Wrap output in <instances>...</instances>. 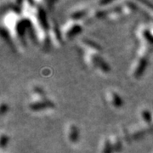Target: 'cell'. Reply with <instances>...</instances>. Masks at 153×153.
<instances>
[{"instance_id": "4", "label": "cell", "mask_w": 153, "mask_h": 153, "mask_svg": "<svg viewBox=\"0 0 153 153\" xmlns=\"http://www.w3.org/2000/svg\"><path fill=\"white\" fill-rule=\"evenodd\" d=\"M106 97H107V100L111 104V105H112L114 107H120L123 105V101L120 97V95L113 90L108 91L106 94Z\"/></svg>"}, {"instance_id": "3", "label": "cell", "mask_w": 153, "mask_h": 153, "mask_svg": "<svg viewBox=\"0 0 153 153\" xmlns=\"http://www.w3.org/2000/svg\"><path fill=\"white\" fill-rule=\"evenodd\" d=\"M66 137L71 144H76L79 140V129L76 124L70 123L66 128Z\"/></svg>"}, {"instance_id": "2", "label": "cell", "mask_w": 153, "mask_h": 153, "mask_svg": "<svg viewBox=\"0 0 153 153\" xmlns=\"http://www.w3.org/2000/svg\"><path fill=\"white\" fill-rule=\"evenodd\" d=\"M82 27L77 22L76 20L71 19V22H67L66 25L63 27V36L65 38H72L76 34L82 31Z\"/></svg>"}, {"instance_id": "1", "label": "cell", "mask_w": 153, "mask_h": 153, "mask_svg": "<svg viewBox=\"0 0 153 153\" xmlns=\"http://www.w3.org/2000/svg\"><path fill=\"white\" fill-rule=\"evenodd\" d=\"M147 53L140 51V55L133 65L131 74L134 78H139L144 73L147 65Z\"/></svg>"}]
</instances>
